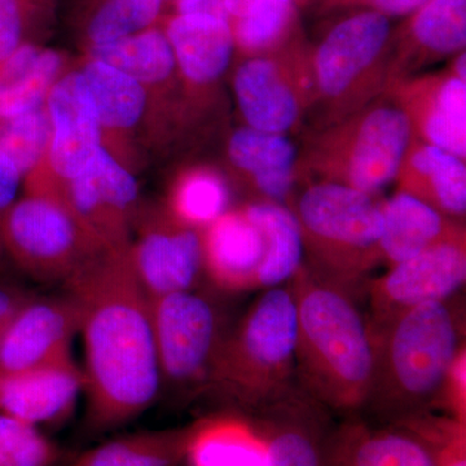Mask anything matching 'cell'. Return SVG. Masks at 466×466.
I'll list each match as a JSON object with an SVG mask.
<instances>
[{"label":"cell","instance_id":"6","mask_svg":"<svg viewBox=\"0 0 466 466\" xmlns=\"http://www.w3.org/2000/svg\"><path fill=\"white\" fill-rule=\"evenodd\" d=\"M412 137L406 116L383 94L312 134L299 155V180L342 184L380 195L394 182Z\"/></svg>","mask_w":466,"mask_h":466},{"label":"cell","instance_id":"15","mask_svg":"<svg viewBox=\"0 0 466 466\" xmlns=\"http://www.w3.org/2000/svg\"><path fill=\"white\" fill-rule=\"evenodd\" d=\"M85 57L108 64L142 86L149 97L150 130L156 134L187 112L173 48L164 27L150 26L94 46L85 50Z\"/></svg>","mask_w":466,"mask_h":466},{"label":"cell","instance_id":"39","mask_svg":"<svg viewBox=\"0 0 466 466\" xmlns=\"http://www.w3.org/2000/svg\"><path fill=\"white\" fill-rule=\"evenodd\" d=\"M435 407L443 408L447 416L466 425V345L451 363Z\"/></svg>","mask_w":466,"mask_h":466},{"label":"cell","instance_id":"36","mask_svg":"<svg viewBox=\"0 0 466 466\" xmlns=\"http://www.w3.org/2000/svg\"><path fill=\"white\" fill-rule=\"evenodd\" d=\"M61 451L36 426L0 412V466H58Z\"/></svg>","mask_w":466,"mask_h":466},{"label":"cell","instance_id":"38","mask_svg":"<svg viewBox=\"0 0 466 466\" xmlns=\"http://www.w3.org/2000/svg\"><path fill=\"white\" fill-rule=\"evenodd\" d=\"M34 0H0V64L26 41Z\"/></svg>","mask_w":466,"mask_h":466},{"label":"cell","instance_id":"42","mask_svg":"<svg viewBox=\"0 0 466 466\" xmlns=\"http://www.w3.org/2000/svg\"><path fill=\"white\" fill-rule=\"evenodd\" d=\"M428 2L429 0H348L342 8L372 9L388 17L406 16L412 15Z\"/></svg>","mask_w":466,"mask_h":466},{"label":"cell","instance_id":"29","mask_svg":"<svg viewBox=\"0 0 466 466\" xmlns=\"http://www.w3.org/2000/svg\"><path fill=\"white\" fill-rule=\"evenodd\" d=\"M242 208L265 240V259L257 285L268 289L289 283L305 260L302 235L293 211L287 205L268 201H250Z\"/></svg>","mask_w":466,"mask_h":466},{"label":"cell","instance_id":"32","mask_svg":"<svg viewBox=\"0 0 466 466\" xmlns=\"http://www.w3.org/2000/svg\"><path fill=\"white\" fill-rule=\"evenodd\" d=\"M231 187L207 165L186 168L175 177L167 208L186 225L204 229L231 208Z\"/></svg>","mask_w":466,"mask_h":466},{"label":"cell","instance_id":"22","mask_svg":"<svg viewBox=\"0 0 466 466\" xmlns=\"http://www.w3.org/2000/svg\"><path fill=\"white\" fill-rule=\"evenodd\" d=\"M84 388V370L72 357L0 373V412L38 428L69 415Z\"/></svg>","mask_w":466,"mask_h":466},{"label":"cell","instance_id":"33","mask_svg":"<svg viewBox=\"0 0 466 466\" xmlns=\"http://www.w3.org/2000/svg\"><path fill=\"white\" fill-rule=\"evenodd\" d=\"M167 0H90L79 18L84 50L157 25Z\"/></svg>","mask_w":466,"mask_h":466},{"label":"cell","instance_id":"13","mask_svg":"<svg viewBox=\"0 0 466 466\" xmlns=\"http://www.w3.org/2000/svg\"><path fill=\"white\" fill-rule=\"evenodd\" d=\"M466 283V229L368 280L370 318L380 324L398 314L456 296Z\"/></svg>","mask_w":466,"mask_h":466},{"label":"cell","instance_id":"46","mask_svg":"<svg viewBox=\"0 0 466 466\" xmlns=\"http://www.w3.org/2000/svg\"><path fill=\"white\" fill-rule=\"evenodd\" d=\"M348 0H320L321 11L328 12L330 9L342 8Z\"/></svg>","mask_w":466,"mask_h":466},{"label":"cell","instance_id":"18","mask_svg":"<svg viewBox=\"0 0 466 466\" xmlns=\"http://www.w3.org/2000/svg\"><path fill=\"white\" fill-rule=\"evenodd\" d=\"M76 67L96 106L103 148L137 173L142 162L140 134L143 127L150 130L148 94L131 76L99 60L84 57Z\"/></svg>","mask_w":466,"mask_h":466},{"label":"cell","instance_id":"30","mask_svg":"<svg viewBox=\"0 0 466 466\" xmlns=\"http://www.w3.org/2000/svg\"><path fill=\"white\" fill-rule=\"evenodd\" d=\"M191 431L192 424L127 434L85 451L66 466H180Z\"/></svg>","mask_w":466,"mask_h":466},{"label":"cell","instance_id":"12","mask_svg":"<svg viewBox=\"0 0 466 466\" xmlns=\"http://www.w3.org/2000/svg\"><path fill=\"white\" fill-rule=\"evenodd\" d=\"M130 259L149 299L200 288L204 271L201 229L186 225L167 205L140 208Z\"/></svg>","mask_w":466,"mask_h":466},{"label":"cell","instance_id":"26","mask_svg":"<svg viewBox=\"0 0 466 466\" xmlns=\"http://www.w3.org/2000/svg\"><path fill=\"white\" fill-rule=\"evenodd\" d=\"M64 52L27 41L0 64V122L41 108L70 69Z\"/></svg>","mask_w":466,"mask_h":466},{"label":"cell","instance_id":"11","mask_svg":"<svg viewBox=\"0 0 466 466\" xmlns=\"http://www.w3.org/2000/svg\"><path fill=\"white\" fill-rule=\"evenodd\" d=\"M51 140L41 167L24 179V189L60 192L103 148L99 116L90 88L78 67H70L46 100Z\"/></svg>","mask_w":466,"mask_h":466},{"label":"cell","instance_id":"10","mask_svg":"<svg viewBox=\"0 0 466 466\" xmlns=\"http://www.w3.org/2000/svg\"><path fill=\"white\" fill-rule=\"evenodd\" d=\"M232 88L248 127L281 135L297 130L314 101L309 46L302 39L272 56L241 58Z\"/></svg>","mask_w":466,"mask_h":466},{"label":"cell","instance_id":"20","mask_svg":"<svg viewBox=\"0 0 466 466\" xmlns=\"http://www.w3.org/2000/svg\"><path fill=\"white\" fill-rule=\"evenodd\" d=\"M330 410L299 383L250 416L266 443V466H321L334 426Z\"/></svg>","mask_w":466,"mask_h":466},{"label":"cell","instance_id":"44","mask_svg":"<svg viewBox=\"0 0 466 466\" xmlns=\"http://www.w3.org/2000/svg\"><path fill=\"white\" fill-rule=\"evenodd\" d=\"M259 2H263V0H226V9L229 21L241 17L242 15L247 14L251 7H254Z\"/></svg>","mask_w":466,"mask_h":466},{"label":"cell","instance_id":"43","mask_svg":"<svg viewBox=\"0 0 466 466\" xmlns=\"http://www.w3.org/2000/svg\"><path fill=\"white\" fill-rule=\"evenodd\" d=\"M177 15L204 14L229 20L226 0H177Z\"/></svg>","mask_w":466,"mask_h":466},{"label":"cell","instance_id":"14","mask_svg":"<svg viewBox=\"0 0 466 466\" xmlns=\"http://www.w3.org/2000/svg\"><path fill=\"white\" fill-rule=\"evenodd\" d=\"M61 198L104 249L126 247L139 214V186L133 171L104 148L61 189Z\"/></svg>","mask_w":466,"mask_h":466},{"label":"cell","instance_id":"34","mask_svg":"<svg viewBox=\"0 0 466 466\" xmlns=\"http://www.w3.org/2000/svg\"><path fill=\"white\" fill-rule=\"evenodd\" d=\"M352 466H437L431 447L401 426L372 431L355 421Z\"/></svg>","mask_w":466,"mask_h":466},{"label":"cell","instance_id":"24","mask_svg":"<svg viewBox=\"0 0 466 466\" xmlns=\"http://www.w3.org/2000/svg\"><path fill=\"white\" fill-rule=\"evenodd\" d=\"M227 157L257 198L288 205L299 182V152L288 135L241 126L229 135Z\"/></svg>","mask_w":466,"mask_h":466},{"label":"cell","instance_id":"40","mask_svg":"<svg viewBox=\"0 0 466 466\" xmlns=\"http://www.w3.org/2000/svg\"><path fill=\"white\" fill-rule=\"evenodd\" d=\"M24 177L14 162L0 152V260L5 257L2 247V229L8 211L17 201Z\"/></svg>","mask_w":466,"mask_h":466},{"label":"cell","instance_id":"2","mask_svg":"<svg viewBox=\"0 0 466 466\" xmlns=\"http://www.w3.org/2000/svg\"><path fill=\"white\" fill-rule=\"evenodd\" d=\"M464 315L456 294L368 323L373 372L364 410L390 425L431 412L451 363L466 345Z\"/></svg>","mask_w":466,"mask_h":466},{"label":"cell","instance_id":"21","mask_svg":"<svg viewBox=\"0 0 466 466\" xmlns=\"http://www.w3.org/2000/svg\"><path fill=\"white\" fill-rule=\"evenodd\" d=\"M465 45L466 0H429L391 34L385 92Z\"/></svg>","mask_w":466,"mask_h":466},{"label":"cell","instance_id":"47","mask_svg":"<svg viewBox=\"0 0 466 466\" xmlns=\"http://www.w3.org/2000/svg\"><path fill=\"white\" fill-rule=\"evenodd\" d=\"M297 5L299 8L305 7L306 5H309V0H296Z\"/></svg>","mask_w":466,"mask_h":466},{"label":"cell","instance_id":"9","mask_svg":"<svg viewBox=\"0 0 466 466\" xmlns=\"http://www.w3.org/2000/svg\"><path fill=\"white\" fill-rule=\"evenodd\" d=\"M3 253L39 283H66L104 248L86 231L66 201L25 192L5 217Z\"/></svg>","mask_w":466,"mask_h":466},{"label":"cell","instance_id":"19","mask_svg":"<svg viewBox=\"0 0 466 466\" xmlns=\"http://www.w3.org/2000/svg\"><path fill=\"white\" fill-rule=\"evenodd\" d=\"M78 311L67 294H35L12 319L0 337V373H14L72 357Z\"/></svg>","mask_w":466,"mask_h":466},{"label":"cell","instance_id":"1","mask_svg":"<svg viewBox=\"0 0 466 466\" xmlns=\"http://www.w3.org/2000/svg\"><path fill=\"white\" fill-rule=\"evenodd\" d=\"M130 244L101 250L64 283L85 343L87 425L106 431L148 410L161 392L150 299Z\"/></svg>","mask_w":466,"mask_h":466},{"label":"cell","instance_id":"27","mask_svg":"<svg viewBox=\"0 0 466 466\" xmlns=\"http://www.w3.org/2000/svg\"><path fill=\"white\" fill-rule=\"evenodd\" d=\"M382 260L389 267L465 229L464 222L451 219L425 202L397 191L382 202Z\"/></svg>","mask_w":466,"mask_h":466},{"label":"cell","instance_id":"16","mask_svg":"<svg viewBox=\"0 0 466 466\" xmlns=\"http://www.w3.org/2000/svg\"><path fill=\"white\" fill-rule=\"evenodd\" d=\"M173 48L186 109H200L231 66L235 41L227 18L177 15L162 25Z\"/></svg>","mask_w":466,"mask_h":466},{"label":"cell","instance_id":"28","mask_svg":"<svg viewBox=\"0 0 466 466\" xmlns=\"http://www.w3.org/2000/svg\"><path fill=\"white\" fill-rule=\"evenodd\" d=\"M265 440L250 417L236 412L193 422L187 466H266Z\"/></svg>","mask_w":466,"mask_h":466},{"label":"cell","instance_id":"7","mask_svg":"<svg viewBox=\"0 0 466 466\" xmlns=\"http://www.w3.org/2000/svg\"><path fill=\"white\" fill-rule=\"evenodd\" d=\"M390 20L360 8L337 21L323 38L309 46L314 101L319 128L336 124L385 92Z\"/></svg>","mask_w":466,"mask_h":466},{"label":"cell","instance_id":"4","mask_svg":"<svg viewBox=\"0 0 466 466\" xmlns=\"http://www.w3.org/2000/svg\"><path fill=\"white\" fill-rule=\"evenodd\" d=\"M229 327L207 394L231 412L253 416L297 385V305L290 283L265 289Z\"/></svg>","mask_w":466,"mask_h":466},{"label":"cell","instance_id":"45","mask_svg":"<svg viewBox=\"0 0 466 466\" xmlns=\"http://www.w3.org/2000/svg\"><path fill=\"white\" fill-rule=\"evenodd\" d=\"M447 70L461 81H466V52L461 51L452 56V60L447 66Z\"/></svg>","mask_w":466,"mask_h":466},{"label":"cell","instance_id":"5","mask_svg":"<svg viewBox=\"0 0 466 466\" xmlns=\"http://www.w3.org/2000/svg\"><path fill=\"white\" fill-rule=\"evenodd\" d=\"M380 195L329 182H308L287 207L302 235L303 266L357 299L382 260Z\"/></svg>","mask_w":466,"mask_h":466},{"label":"cell","instance_id":"35","mask_svg":"<svg viewBox=\"0 0 466 466\" xmlns=\"http://www.w3.org/2000/svg\"><path fill=\"white\" fill-rule=\"evenodd\" d=\"M51 140V122L47 108L0 122V152L7 156L24 179L41 167Z\"/></svg>","mask_w":466,"mask_h":466},{"label":"cell","instance_id":"31","mask_svg":"<svg viewBox=\"0 0 466 466\" xmlns=\"http://www.w3.org/2000/svg\"><path fill=\"white\" fill-rule=\"evenodd\" d=\"M299 9L294 0H263L229 21L236 52L241 58L272 56L302 41Z\"/></svg>","mask_w":466,"mask_h":466},{"label":"cell","instance_id":"41","mask_svg":"<svg viewBox=\"0 0 466 466\" xmlns=\"http://www.w3.org/2000/svg\"><path fill=\"white\" fill-rule=\"evenodd\" d=\"M32 291L11 281L0 280V337L7 329L12 319L16 317L20 309L32 299Z\"/></svg>","mask_w":466,"mask_h":466},{"label":"cell","instance_id":"3","mask_svg":"<svg viewBox=\"0 0 466 466\" xmlns=\"http://www.w3.org/2000/svg\"><path fill=\"white\" fill-rule=\"evenodd\" d=\"M297 305L296 381L330 412L366 407L373 372L368 320L348 291L302 265L289 281Z\"/></svg>","mask_w":466,"mask_h":466},{"label":"cell","instance_id":"48","mask_svg":"<svg viewBox=\"0 0 466 466\" xmlns=\"http://www.w3.org/2000/svg\"><path fill=\"white\" fill-rule=\"evenodd\" d=\"M167 2L175 3V2H177V0H167Z\"/></svg>","mask_w":466,"mask_h":466},{"label":"cell","instance_id":"37","mask_svg":"<svg viewBox=\"0 0 466 466\" xmlns=\"http://www.w3.org/2000/svg\"><path fill=\"white\" fill-rule=\"evenodd\" d=\"M398 426L412 431L431 447L437 466H466V425L452 417L428 412Z\"/></svg>","mask_w":466,"mask_h":466},{"label":"cell","instance_id":"17","mask_svg":"<svg viewBox=\"0 0 466 466\" xmlns=\"http://www.w3.org/2000/svg\"><path fill=\"white\" fill-rule=\"evenodd\" d=\"M385 95L406 116L415 139L465 159L466 81L446 69L410 76Z\"/></svg>","mask_w":466,"mask_h":466},{"label":"cell","instance_id":"8","mask_svg":"<svg viewBox=\"0 0 466 466\" xmlns=\"http://www.w3.org/2000/svg\"><path fill=\"white\" fill-rule=\"evenodd\" d=\"M161 390L177 400L207 394L211 370L231 324L210 291H175L150 299Z\"/></svg>","mask_w":466,"mask_h":466},{"label":"cell","instance_id":"23","mask_svg":"<svg viewBox=\"0 0 466 466\" xmlns=\"http://www.w3.org/2000/svg\"><path fill=\"white\" fill-rule=\"evenodd\" d=\"M204 271L218 290L257 289L265 240L244 208H232L201 229Z\"/></svg>","mask_w":466,"mask_h":466},{"label":"cell","instance_id":"25","mask_svg":"<svg viewBox=\"0 0 466 466\" xmlns=\"http://www.w3.org/2000/svg\"><path fill=\"white\" fill-rule=\"evenodd\" d=\"M394 182L398 191L425 202L451 219L464 222L465 159L412 137Z\"/></svg>","mask_w":466,"mask_h":466}]
</instances>
